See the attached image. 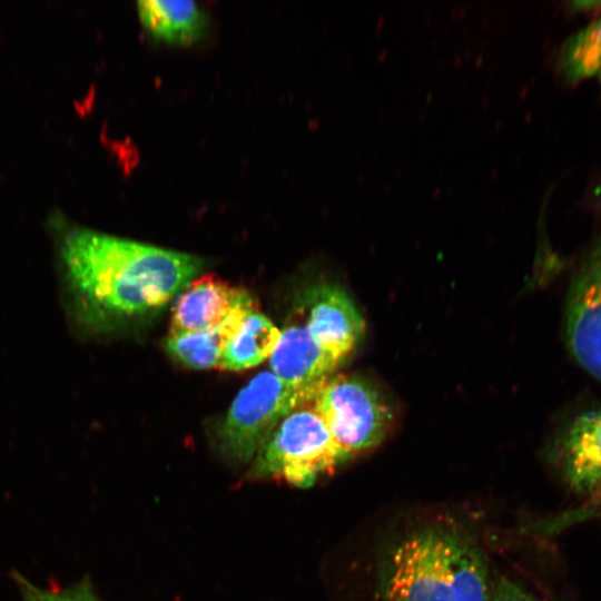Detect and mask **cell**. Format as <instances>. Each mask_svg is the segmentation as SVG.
I'll use <instances>...</instances> for the list:
<instances>
[{"label": "cell", "mask_w": 601, "mask_h": 601, "mask_svg": "<svg viewBox=\"0 0 601 601\" xmlns=\"http://www.w3.org/2000/svg\"><path fill=\"white\" fill-rule=\"evenodd\" d=\"M69 312L104 328L164 307L201 270L196 255L76 228L60 244Z\"/></svg>", "instance_id": "cell-1"}, {"label": "cell", "mask_w": 601, "mask_h": 601, "mask_svg": "<svg viewBox=\"0 0 601 601\" xmlns=\"http://www.w3.org/2000/svg\"><path fill=\"white\" fill-rule=\"evenodd\" d=\"M485 556L463 529L444 522L406 532L381 554L376 601H487Z\"/></svg>", "instance_id": "cell-2"}, {"label": "cell", "mask_w": 601, "mask_h": 601, "mask_svg": "<svg viewBox=\"0 0 601 601\" xmlns=\"http://www.w3.org/2000/svg\"><path fill=\"white\" fill-rule=\"evenodd\" d=\"M345 463L313 398L292 411L258 450L255 477L284 479L308 487Z\"/></svg>", "instance_id": "cell-3"}, {"label": "cell", "mask_w": 601, "mask_h": 601, "mask_svg": "<svg viewBox=\"0 0 601 601\" xmlns=\"http://www.w3.org/2000/svg\"><path fill=\"white\" fill-rule=\"evenodd\" d=\"M344 460L380 444L391 424V408L375 387L356 375H332L313 397Z\"/></svg>", "instance_id": "cell-4"}, {"label": "cell", "mask_w": 601, "mask_h": 601, "mask_svg": "<svg viewBox=\"0 0 601 601\" xmlns=\"http://www.w3.org/2000/svg\"><path fill=\"white\" fill-rule=\"evenodd\" d=\"M313 397L287 386L270 371L260 372L238 392L225 416L218 434L223 454L247 463L276 426Z\"/></svg>", "instance_id": "cell-5"}, {"label": "cell", "mask_w": 601, "mask_h": 601, "mask_svg": "<svg viewBox=\"0 0 601 601\" xmlns=\"http://www.w3.org/2000/svg\"><path fill=\"white\" fill-rule=\"evenodd\" d=\"M565 339L577 363L601 383V240L584 258L570 285Z\"/></svg>", "instance_id": "cell-6"}, {"label": "cell", "mask_w": 601, "mask_h": 601, "mask_svg": "<svg viewBox=\"0 0 601 601\" xmlns=\"http://www.w3.org/2000/svg\"><path fill=\"white\" fill-rule=\"evenodd\" d=\"M302 322L316 343L338 364L352 353L364 333V321L338 286L317 285L303 295Z\"/></svg>", "instance_id": "cell-7"}, {"label": "cell", "mask_w": 601, "mask_h": 601, "mask_svg": "<svg viewBox=\"0 0 601 601\" xmlns=\"http://www.w3.org/2000/svg\"><path fill=\"white\" fill-rule=\"evenodd\" d=\"M179 294L173 306L168 337L216 325L239 305L254 300L247 290L214 274L194 278Z\"/></svg>", "instance_id": "cell-8"}, {"label": "cell", "mask_w": 601, "mask_h": 601, "mask_svg": "<svg viewBox=\"0 0 601 601\" xmlns=\"http://www.w3.org/2000/svg\"><path fill=\"white\" fill-rule=\"evenodd\" d=\"M339 364L313 338L302 321L287 325L269 357V367L287 386L315 395Z\"/></svg>", "instance_id": "cell-9"}, {"label": "cell", "mask_w": 601, "mask_h": 601, "mask_svg": "<svg viewBox=\"0 0 601 601\" xmlns=\"http://www.w3.org/2000/svg\"><path fill=\"white\" fill-rule=\"evenodd\" d=\"M561 461L574 491L601 487V411H585L573 418L562 437Z\"/></svg>", "instance_id": "cell-10"}, {"label": "cell", "mask_w": 601, "mask_h": 601, "mask_svg": "<svg viewBox=\"0 0 601 601\" xmlns=\"http://www.w3.org/2000/svg\"><path fill=\"white\" fill-rule=\"evenodd\" d=\"M256 308L255 300L239 305L216 325L198 332L168 337L166 347L178 362L188 367L218 368L227 343L237 332L247 313Z\"/></svg>", "instance_id": "cell-11"}, {"label": "cell", "mask_w": 601, "mask_h": 601, "mask_svg": "<svg viewBox=\"0 0 601 601\" xmlns=\"http://www.w3.org/2000/svg\"><path fill=\"white\" fill-rule=\"evenodd\" d=\"M137 11L151 36L169 43L193 42L206 27L204 10L190 0H141Z\"/></svg>", "instance_id": "cell-12"}, {"label": "cell", "mask_w": 601, "mask_h": 601, "mask_svg": "<svg viewBox=\"0 0 601 601\" xmlns=\"http://www.w3.org/2000/svg\"><path fill=\"white\" fill-rule=\"evenodd\" d=\"M280 331L263 313L252 309L227 343L218 370L243 371L269 358Z\"/></svg>", "instance_id": "cell-13"}, {"label": "cell", "mask_w": 601, "mask_h": 601, "mask_svg": "<svg viewBox=\"0 0 601 601\" xmlns=\"http://www.w3.org/2000/svg\"><path fill=\"white\" fill-rule=\"evenodd\" d=\"M559 63L570 83L598 75L601 66V16L566 40Z\"/></svg>", "instance_id": "cell-14"}, {"label": "cell", "mask_w": 601, "mask_h": 601, "mask_svg": "<svg viewBox=\"0 0 601 601\" xmlns=\"http://www.w3.org/2000/svg\"><path fill=\"white\" fill-rule=\"evenodd\" d=\"M18 581L26 601H99L87 582L63 589L43 590L21 577L18 578Z\"/></svg>", "instance_id": "cell-15"}, {"label": "cell", "mask_w": 601, "mask_h": 601, "mask_svg": "<svg viewBox=\"0 0 601 601\" xmlns=\"http://www.w3.org/2000/svg\"><path fill=\"white\" fill-rule=\"evenodd\" d=\"M487 601H542L528 591L520 583L500 578L496 580L490 591Z\"/></svg>", "instance_id": "cell-16"}, {"label": "cell", "mask_w": 601, "mask_h": 601, "mask_svg": "<svg viewBox=\"0 0 601 601\" xmlns=\"http://www.w3.org/2000/svg\"><path fill=\"white\" fill-rule=\"evenodd\" d=\"M598 204L601 208V187H600V190H599V194H598Z\"/></svg>", "instance_id": "cell-17"}, {"label": "cell", "mask_w": 601, "mask_h": 601, "mask_svg": "<svg viewBox=\"0 0 601 601\" xmlns=\"http://www.w3.org/2000/svg\"><path fill=\"white\" fill-rule=\"evenodd\" d=\"M597 77H598L599 82H600V86H601V66H600V69H599V71H598Z\"/></svg>", "instance_id": "cell-18"}, {"label": "cell", "mask_w": 601, "mask_h": 601, "mask_svg": "<svg viewBox=\"0 0 601 601\" xmlns=\"http://www.w3.org/2000/svg\"><path fill=\"white\" fill-rule=\"evenodd\" d=\"M601 489V487H600Z\"/></svg>", "instance_id": "cell-19"}]
</instances>
